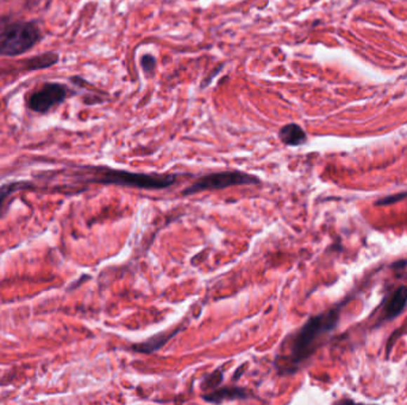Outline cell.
<instances>
[{
    "label": "cell",
    "mask_w": 407,
    "mask_h": 405,
    "mask_svg": "<svg viewBox=\"0 0 407 405\" xmlns=\"http://www.w3.org/2000/svg\"><path fill=\"white\" fill-rule=\"evenodd\" d=\"M340 312V308H333L330 309L329 312L309 317L300 329L283 341L288 347L287 353L276 355L274 362L275 369L280 376L295 373L302 362L314 355L325 336L333 331L338 324Z\"/></svg>",
    "instance_id": "1"
},
{
    "label": "cell",
    "mask_w": 407,
    "mask_h": 405,
    "mask_svg": "<svg viewBox=\"0 0 407 405\" xmlns=\"http://www.w3.org/2000/svg\"><path fill=\"white\" fill-rule=\"evenodd\" d=\"M178 176L171 174H143L112 167H95L88 182L114 184L119 187L138 188L147 191H162L175 184Z\"/></svg>",
    "instance_id": "2"
},
{
    "label": "cell",
    "mask_w": 407,
    "mask_h": 405,
    "mask_svg": "<svg viewBox=\"0 0 407 405\" xmlns=\"http://www.w3.org/2000/svg\"><path fill=\"white\" fill-rule=\"evenodd\" d=\"M41 39L34 22L0 20V56H18L35 47Z\"/></svg>",
    "instance_id": "3"
},
{
    "label": "cell",
    "mask_w": 407,
    "mask_h": 405,
    "mask_svg": "<svg viewBox=\"0 0 407 405\" xmlns=\"http://www.w3.org/2000/svg\"><path fill=\"white\" fill-rule=\"evenodd\" d=\"M261 184V179L258 176L251 175L239 170H227V172H212L208 175L201 176L192 184L185 188L182 195L196 194L200 191H218L224 188L235 187V186H253Z\"/></svg>",
    "instance_id": "4"
},
{
    "label": "cell",
    "mask_w": 407,
    "mask_h": 405,
    "mask_svg": "<svg viewBox=\"0 0 407 405\" xmlns=\"http://www.w3.org/2000/svg\"><path fill=\"white\" fill-rule=\"evenodd\" d=\"M67 90L59 83H47L29 97V109L37 114H46L66 99Z\"/></svg>",
    "instance_id": "5"
},
{
    "label": "cell",
    "mask_w": 407,
    "mask_h": 405,
    "mask_svg": "<svg viewBox=\"0 0 407 405\" xmlns=\"http://www.w3.org/2000/svg\"><path fill=\"white\" fill-rule=\"evenodd\" d=\"M251 396V391H248L244 387L239 386H223V387H217L208 394H203V399L208 403H215L220 404L223 401H246Z\"/></svg>",
    "instance_id": "6"
},
{
    "label": "cell",
    "mask_w": 407,
    "mask_h": 405,
    "mask_svg": "<svg viewBox=\"0 0 407 405\" xmlns=\"http://www.w3.org/2000/svg\"><path fill=\"white\" fill-rule=\"evenodd\" d=\"M279 138L288 146H299L307 141L305 131L298 124H287L279 131Z\"/></svg>",
    "instance_id": "7"
},
{
    "label": "cell",
    "mask_w": 407,
    "mask_h": 405,
    "mask_svg": "<svg viewBox=\"0 0 407 405\" xmlns=\"http://www.w3.org/2000/svg\"><path fill=\"white\" fill-rule=\"evenodd\" d=\"M178 331H173L171 333L167 331H162L160 334L155 335L153 338H150L148 341L145 343H135L131 347L133 352H138V353H153V352L160 350L161 347H164L167 341L172 339L173 336L178 333Z\"/></svg>",
    "instance_id": "8"
},
{
    "label": "cell",
    "mask_w": 407,
    "mask_h": 405,
    "mask_svg": "<svg viewBox=\"0 0 407 405\" xmlns=\"http://www.w3.org/2000/svg\"><path fill=\"white\" fill-rule=\"evenodd\" d=\"M406 304L407 287L401 285L400 288L396 289L387 302V306H386V309H385L386 320H393L396 316L400 315L403 308L406 307Z\"/></svg>",
    "instance_id": "9"
},
{
    "label": "cell",
    "mask_w": 407,
    "mask_h": 405,
    "mask_svg": "<svg viewBox=\"0 0 407 405\" xmlns=\"http://www.w3.org/2000/svg\"><path fill=\"white\" fill-rule=\"evenodd\" d=\"M58 62V55L54 53H46V54L39 55L32 57L28 62V69L34 71V69H44L48 67L53 66Z\"/></svg>",
    "instance_id": "10"
},
{
    "label": "cell",
    "mask_w": 407,
    "mask_h": 405,
    "mask_svg": "<svg viewBox=\"0 0 407 405\" xmlns=\"http://www.w3.org/2000/svg\"><path fill=\"white\" fill-rule=\"evenodd\" d=\"M222 382H223V372H222V369H217V370L204 377L203 383H201V389L205 390V391L217 389L218 386H220Z\"/></svg>",
    "instance_id": "11"
},
{
    "label": "cell",
    "mask_w": 407,
    "mask_h": 405,
    "mask_svg": "<svg viewBox=\"0 0 407 405\" xmlns=\"http://www.w3.org/2000/svg\"><path fill=\"white\" fill-rule=\"evenodd\" d=\"M407 193H403V194L393 195V196H388V198H385V199L380 200L378 201V205H384V206H387V205H391V203L396 202L399 200L403 199L406 196Z\"/></svg>",
    "instance_id": "12"
},
{
    "label": "cell",
    "mask_w": 407,
    "mask_h": 405,
    "mask_svg": "<svg viewBox=\"0 0 407 405\" xmlns=\"http://www.w3.org/2000/svg\"><path fill=\"white\" fill-rule=\"evenodd\" d=\"M142 66L145 68V71H153L154 67H155V59L152 55H145L142 57Z\"/></svg>",
    "instance_id": "13"
},
{
    "label": "cell",
    "mask_w": 407,
    "mask_h": 405,
    "mask_svg": "<svg viewBox=\"0 0 407 405\" xmlns=\"http://www.w3.org/2000/svg\"><path fill=\"white\" fill-rule=\"evenodd\" d=\"M12 191H13L12 186H5V187L1 188L0 189V201L4 200Z\"/></svg>",
    "instance_id": "14"
}]
</instances>
